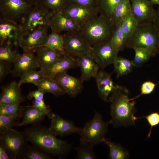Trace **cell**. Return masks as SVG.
Returning <instances> with one entry per match:
<instances>
[{"label":"cell","instance_id":"1","mask_svg":"<svg viewBox=\"0 0 159 159\" xmlns=\"http://www.w3.org/2000/svg\"><path fill=\"white\" fill-rule=\"evenodd\" d=\"M23 133L27 141L49 155L64 158L71 151V144L58 138L49 128L43 126L35 125L26 129Z\"/></svg>","mask_w":159,"mask_h":159},{"label":"cell","instance_id":"2","mask_svg":"<svg viewBox=\"0 0 159 159\" xmlns=\"http://www.w3.org/2000/svg\"><path fill=\"white\" fill-rule=\"evenodd\" d=\"M111 102L109 121L113 127H127L135 125L134 114L136 112L135 101L131 100L129 92L125 87L121 86Z\"/></svg>","mask_w":159,"mask_h":159},{"label":"cell","instance_id":"3","mask_svg":"<svg viewBox=\"0 0 159 159\" xmlns=\"http://www.w3.org/2000/svg\"><path fill=\"white\" fill-rule=\"evenodd\" d=\"M114 27L110 19L99 15L88 20L78 32L92 47L110 41Z\"/></svg>","mask_w":159,"mask_h":159},{"label":"cell","instance_id":"4","mask_svg":"<svg viewBox=\"0 0 159 159\" xmlns=\"http://www.w3.org/2000/svg\"><path fill=\"white\" fill-rule=\"evenodd\" d=\"M109 124V122L104 121L100 113L95 111L93 117L81 128L79 134L80 144L94 147L104 143Z\"/></svg>","mask_w":159,"mask_h":159},{"label":"cell","instance_id":"5","mask_svg":"<svg viewBox=\"0 0 159 159\" xmlns=\"http://www.w3.org/2000/svg\"><path fill=\"white\" fill-rule=\"evenodd\" d=\"M125 47H152L158 50L159 54L158 33L153 23L139 24L127 41Z\"/></svg>","mask_w":159,"mask_h":159},{"label":"cell","instance_id":"6","mask_svg":"<svg viewBox=\"0 0 159 159\" xmlns=\"http://www.w3.org/2000/svg\"><path fill=\"white\" fill-rule=\"evenodd\" d=\"M33 5L25 0H0V19L19 24Z\"/></svg>","mask_w":159,"mask_h":159},{"label":"cell","instance_id":"7","mask_svg":"<svg viewBox=\"0 0 159 159\" xmlns=\"http://www.w3.org/2000/svg\"><path fill=\"white\" fill-rule=\"evenodd\" d=\"M52 14L39 4L33 5L19 24L21 32L43 26H49Z\"/></svg>","mask_w":159,"mask_h":159},{"label":"cell","instance_id":"8","mask_svg":"<svg viewBox=\"0 0 159 159\" xmlns=\"http://www.w3.org/2000/svg\"><path fill=\"white\" fill-rule=\"evenodd\" d=\"M0 141L11 159H15L19 158L27 141L23 132L11 128L0 134Z\"/></svg>","mask_w":159,"mask_h":159},{"label":"cell","instance_id":"9","mask_svg":"<svg viewBox=\"0 0 159 159\" xmlns=\"http://www.w3.org/2000/svg\"><path fill=\"white\" fill-rule=\"evenodd\" d=\"M49 27L44 26L21 32L19 37L18 44L23 52L33 51L36 48L43 46L49 35Z\"/></svg>","mask_w":159,"mask_h":159},{"label":"cell","instance_id":"10","mask_svg":"<svg viewBox=\"0 0 159 159\" xmlns=\"http://www.w3.org/2000/svg\"><path fill=\"white\" fill-rule=\"evenodd\" d=\"M63 36L64 51L67 54L75 58L92 52V47L78 32H66Z\"/></svg>","mask_w":159,"mask_h":159},{"label":"cell","instance_id":"11","mask_svg":"<svg viewBox=\"0 0 159 159\" xmlns=\"http://www.w3.org/2000/svg\"><path fill=\"white\" fill-rule=\"evenodd\" d=\"M95 78L100 98L105 102H111L117 95L120 86L115 84L111 74L103 70L99 71Z\"/></svg>","mask_w":159,"mask_h":159},{"label":"cell","instance_id":"12","mask_svg":"<svg viewBox=\"0 0 159 159\" xmlns=\"http://www.w3.org/2000/svg\"><path fill=\"white\" fill-rule=\"evenodd\" d=\"M61 12L75 22L80 28L90 19L99 14L95 8L69 2Z\"/></svg>","mask_w":159,"mask_h":159},{"label":"cell","instance_id":"13","mask_svg":"<svg viewBox=\"0 0 159 159\" xmlns=\"http://www.w3.org/2000/svg\"><path fill=\"white\" fill-rule=\"evenodd\" d=\"M119 52L110 41L95 45L92 49L95 61L102 69L113 64L118 57Z\"/></svg>","mask_w":159,"mask_h":159},{"label":"cell","instance_id":"14","mask_svg":"<svg viewBox=\"0 0 159 159\" xmlns=\"http://www.w3.org/2000/svg\"><path fill=\"white\" fill-rule=\"evenodd\" d=\"M132 14L139 24L152 23L155 11L150 0H130Z\"/></svg>","mask_w":159,"mask_h":159},{"label":"cell","instance_id":"15","mask_svg":"<svg viewBox=\"0 0 159 159\" xmlns=\"http://www.w3.org/2000/svg\"><path fill=\"white\" fill-rule=\"evenodd\" d=\"M47 116L51 122L49 128L55 135L63 136L72 134H80L81 128L76 126L72 121L65 120L51 112Z\"/></svg>","mask_w":159,"mask_h":159},{"label":"cell","instance_id":"16","mask_svg":"<svg viewBox=\"0 0 159 159\" xmlns=\"http://www.w3.org/2000/svg\"><path fill=\"white\" fill-rule=\"evenodd\" d=\"M33 52H24L20 54L11 72L13 76L20 77L29 72L39 68L38 59Z\"/></svg>","mask_w":159,"mask_h":159},{"label":"cell","instance_id":"17","mask_svg":"<svg viewBox=\"0 0 159 159\" xmlns=\"http://www.w3.org/2000/svg\"><path fill=\"white\" fill-rule=\"evenodd\" d=\"M21 32L19 24L0 19V45L9 44L18 46V40Z\"/></svg>","mask_w":159,"mask_h":159},{"label":"cell","instance_id":"18","mask_svg":"<svg viewBox=\"0 0 159 159\" xmlns=\"http://www.w3.org/2000/svg\"><path fill=\"white\" fill-rule=\"evenodd\" d=\"M75 59L77 66L81 69L80 78L83 82L92 78H95L100 67L95 61L92 51L79 55Z\"/></svg>","mask_w":159,"mask_h":159},{"label":"cell","instance_id":"19","mask_svg":"<svg viewBox=\"0 0 159 159\" xmlns=\"http://www.w3.org/2000/svg\"><path fill=\"white\" fill-rule=\"evenodd\" d=\"M70 96L74 97L80 93L83 89V83L80 78H77L69 74L67 71L57 75L54 78Z\"/></svg>","mask_w":159,"mask_h":159},{"label":"cell","instance_id":"20","mask_svg":"<svg viewBox=\"0 0 159 159\" xmlns=\"http://www.w3.org/2000/svg\"><path fill=\"white\" fill-rule=\"evenodd\" d=\"M49 27L52 32L59 33L62 31L77 32L80 29V28L75 22L61 12L52 14Z\"/></svg>","mask_w":159,"mask_h":159},{"label":"cell","instance_id":"21","mask_svg":"<svg viewBox=\"0 0 159 159\" xmlns=\"http://www.w3.org/2000/svg\"><path fill=\"white\" fill-rule=\"evenodd\" d=\"M33 51L35 52L38 59L39 68L45 71L51 68L65 54L45 46L37 48Z\"/></svg>","mask_w":159,"mask_h":159},{"label":"cell","instance_id":"22","mask_svg":"<svg viewBox=\"0 0 159 159\" xmlns=\"http://www.w3.org/2000/svg\"><path fill=\"white\" fill-rule=\"evenodd\" d=\"M24 98L18 82L13 81L3 89L0 97V104H18L22 102Z\"/></svg>","mask_w":159,"mask_h":159},{"label":"cell","instance_id":"23","mask_svg":"<svg viewBox=\"0 0 159 159\" xmlns=\"http://www.w3.org/2000/svg\"><path fill=\"white\" fill-rule=\"evenodd\" d=\"M77 66L76 59L66 54L54 63L49 69L45 71V77L54 79L58 74L67 71L70 69Z\"/></svg>","mask_w":159,"mask_h":159},{"label":"cell","instance_id":"24","mask_svg":"<svg viewBox=\"0 0 159 159\" xmlns=\"http://www.w3.org/2000/svg\"><path fill=\"white\" fill-rule=\"evenodd\" d=\"M21 122L16 125L22 126L28 124H37L43 120L46 115L37 108L32 106L26 107Z\"/></svg>","mask_w":159,"mask_h":159},{"label":"cell","instance_id":"25","mask_svg":"<svg viewBox=\"0 0 159 159\" xmlns=\"http://www.w3.org/2000/svg\"><path fill=\"white\" fill-rule=\"evenodd\" d=\"M45 93H48L55 96L63 95L66 93L62 88L54 80L50 77H45L40 81L36 85Z\"/></svg>","mask_w":159,"mask_h":159},{"label":"cell","instance_id":"26","mask_svg":"<svg viewBox=\"0 0 159 159\" xmlns=\"http://www.w3.org/2000/svg\"><path fill=\"white\" fill-rule=\"evenodd\" d=\"M135 53L132 60L135 67H139L148 60L151 57L159 54L158 50L149 47H136L133 49Z\"/></svg>","mask_w":159,"mask_h":159},{"label":"cell","instance_id":"27","mask_svg":"<svg viewBox=\"0 0 159 159\" xmlns=\"http://www.w3.org/2000/svg\"><path fill=\"white\" fill-rule=\"evenodd\" d=\"M132 13L130 0H120L116 6L111 20L115 25Z\"/></svg>","mask_w":159,"mask_h":159},{"label":"cell","instance_id":"28","mask_svg":"<svg viewBox=\"0 0 159 159\" xmlns=\"http://www.w3.org/2000/svg\"><path fill=\"white\" fill-rule=\"evenodd\" d=\"M120 0H96L95 8L99 15L111 20L114 10Z\"/></svg>","mask_w":159,"mask_h":159},{"label":"cell","instance_id":"29","mask_svg":"<svg viewBox=\"0 0 159 159\" xmlns=\"http://www.w3.org/2000/svg\"><path fill=\"white\" fill-rule=\"evenodd\" d=\"M104 143L109 148V159H126L129 158V152L120 144L112 142L110 139L106 138Z\"/></svg>","mask_w":159,"mask_h":159},{"label":"cell","instance_id":"30","mask_svg":"<svg viewBox=\"0 0 159 159\" xmlns=\"http://www.w3.org/2000/svg\"><path fill=\"white\" fill-rule=\"evenodd\" d=\"M117 77L126 75L130 73L135 67L132 60L118 57L113 64Z\"/></svg>","mask_w":159,"mask_h":159},{"label":"cell","instance_id":"31","mask_svg":"<svg viewBox=\"0 0 159 159\" xmlns=\"http://www.w3.org/2000/svg\"><path fill=\"white\" fill-rule=\"evenodd\" d=\"M12 44H4L0 46V60L14 64L20 54L13 48Z\"/></svg>","mask_w":159,"mask_h":159},{"label":"cell","instance_id":"32","mask_svg":"<svg viewBox=\"0 0 159 159\" xmlns=\"http://www.w3.org/2000/svg\"><path fill=\"white\" fill-rule=\"evenodd\" d=\"M110 41L119 52L122 50L125 47L126 42L122 27V22L114 25L112 34Z\"/></svg>","mask_w":159,"mask_h":159},{"label":"cell","instance_id":"33","mask_svg":"<svg viewBox=\"0 0 159 159\" xmlns=\"http://www.w3.org/2000/svg\"><path fill=\"white\" fill-rule=\"evenodd\" d=\"M45 71L40 69L29 72L20 77V79L18 82L19 86L25 83H32L36 86L43 78L45 77Z\"/></svg>","mask_w":159,"mask_h":159},{"label":"cell","instance_id":"34","mask_svg":"<svg viewBox=\"0 0 159 159\" xmlns=\"http://www.w3.org/2000/svg\"><path fill=\"white\" fill-rule=\"evenodd\" d=\"M64 44L63 35L59 33L52 32L49 34L47 40L43 46L65 53L64 49Z\"/></svg>","mask_w":159,"mask_h":159},{"label":"cell","instance_id":"35","mask_svg":"<svg viewBox=\"0 0 159 159\" xmlns=\"http://www.w3.org/2000/svg\"><path fill=\"white\" fill-rule=\"evenodd\" d=\"M19 158L25 159H50L49 155L36 147L26 145Z\"/></svg>","mask_w":159,"mask_h":159},{"label":"cell","instance_id":"36","mask_svg":"<svg viewBox=\"0 0 159 159\" xmlns=\"http://www.w3.org/2000/svg\"><path fill=\"white\" fill-rule=\"evenodd\" d=\"M68 0H40L39 3L52 14L61 12Z\"/></svg>","mask_w":159,"mask_h":159},{"label":"cell","instance_id":"37","mask_svg":"<svg viewBox=\"0 0 159 159\" xmlns=\"http://www.w3.org/2000/svg\"><path fill=\"white\" fill-rule=\"evenodd\" d=\"M138 25L132 13L122 22V27L126 42Z\"/></svg>","mask_w":159,"mask_h":159},{"label":"cell","instance_id":"38","mask_svg":"<svg viewBox=\"0 0 159 159\" xmlns=\"http://www.w3.org/2000/svg\"><path fill=\"white\" fill-rule=\"evenodd\" d=\"M94 147L80 144L74 149L77 152L76 159H95L96 156L93 150Z\"/></svg>","mask_w":159,"mask_h":159},{"label":"cell","instance_id":"39","mask_svg":"<svg viewBox=\"0 0 159 159\" xmlns=\"http://www.w3.org/2000/svg\"><path fill=\"white\" fill-rule=\"evenodd\" d=\"M21 108L18 104H0V115L19 117L21 115Z\"/></svg>","mask_w":159,"mask_h":159},{"label":"cell","instance_id":"40","mask_svg":"<svg viewBox=\"0 0 159 159\" xmlns=\"http://www.w3.org/2000/svg\"><path fill=\"white\" fill-rule=\"evenodd\" d=\"M18 117L0 115V133L3 134L14 126H16L15 121Z\"/></svg>","mask_w":159,"mask_h":159},{"label":"cell","instance_id":"41","mask_svg":"<svg viewBox=\"0 0 159 159\" xmlns=\"http://www.w3.org/2000/svg\"><path fill=\"white\" fill-rule=\"evenodd\" d=\"M145 118L150 126L149 132L147 137L150 138L151 136V131L152 127L159 124V113L157 112L151 113L147 116H143L139 117H135V120L141 118Z\"/></svg>","mask_w":159,"mask_h":159},{"label":"cell","instance_id":"42","mask_svg":"<svg viewBox=\"0 0 159 159\" xmlns=\"http://www.w3.org/2000/svg\"><path fill=\"white\" fill-rule=\"evenodd\" d=\"M159 83L156 84L150 81H146L142 84L140 88V93L137 96L132 98L131 100H133L143 95H148L152 93L154 91L156 86Z\"/></svg>","mask_w":159,"mask_h":159},{"label":"cell","instance_id":"43","mask_svg":"<svg viewBox=\"0 0 159 159\" xmlns=\"http://www.w3.org/2000/svg\"><path fill=\"white\" fill-rule=\"evenodd\" d=\"M32 106L37 108L47 115L51 112L50 110L45 104L44 99L34 100Z\"/></svg>","mask_w":159,"mask_h":159},{"label":"cell","instance_id":"44","mask_svg":"<svg viewBox=\"0 0 159 159\" xmlns=\"http://www.w3.org/2000/svg\"><path fill=\"white\" fill-rule=\"evenodd\" d=\"M69 2L82 6L95 8L96 0H68Z\"/></svg>","mask_w":159,"mask_h":159},{"label":"cell","instance_id":"45","mask_svg":"<svg viewBox=\"0 0 159 159\" xmlns=\"http://www.w3.org/2000/svg\"><path fill=\"white\" fill-rule=\"evenodd\" d=\"M45 93L40 90L38 89L36 90L30 92L27 96V98L30 100L34 99H44Z\"/></svg>","mask_w":159,"mask_h":159},{"label":"cell","instance_id":"46","mask_svg":"<svg viewBox=\"0 0 159 159\" xmlns=\"http://www.w3.org/2000/svg\"><path fill=\"white\" fill-rule=\"evenodd\" d=\"M153 24L157 29L159 35V7L157 8L155 11V18Z\"/></svg>","mask_w":159,"mask_h":159},{"label":"cell","instance_id":"47","mask_svg":"<svg viewBox=\"0 0 159 159\" xmlns=\"http://www.w3.org/2000/svg\"><path fill=\"white\" fill-rule=\"evenodd\" d=\"M11 158L3 146L0 145V159H10Z\"/></svg>","mask_w":159,"mask_h":159},{"label":"cell","instance_id":"48","mask_svg":"<svg viewBox=\"0 0 159 159\" xmlns=\"http://www.w3.org/2000/svg\"><path fill=\"white\" fill-rule=\"evenodd\" d=\"M4 62L2 61L0 62V79L1 80H2L4 77L6 72V67Z\"/></svg>","mask_w":159,"mask_h":159},{"label":"cell","instance_id":"49","mask_svg":"<svg viewBox=\"0 0 159 159\" xmlns=\"http://www.w3.org/2000/svg\"><path fill=\"white\" fill-rule=\"evenodd\" d=\"M32 4L34 5L38 4L40 0H25Z\"/></svg>","mask_w":159,"mask_h":159},{"label":"cell","instance_id":"50","mask_svg":"<svg viewBox=\"0 0 159 159\" xmlns=\"http://www.w3.org/2000/svg\"><path fill=\"white\" fill-rule=\"evenodd\" d=\"M151 4L154 5H158L159 7V0H150Z\"/></svg>","mask_w":159,"mask_h":159}]
</instances>
